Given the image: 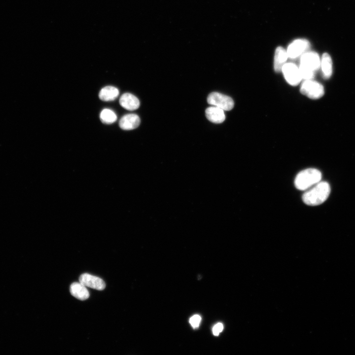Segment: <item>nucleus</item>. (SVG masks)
Listing matches in <instances>:
<instances>
[{
    "instance_id": "obj_1",
    "label": "nucleus",
    "mask_w": 355,
    "mask_h": 355,
    "mask_svg": "<svg viewBox=\"0 0 355 355\" xmlns=\"http://www.w3.org/2000/svg\"><path fill=\"white\" fill-rule=\"evenodd\" d=\"M330 193V186L326 181H319L302 195L303 201L309 206H317L323 203Z\"/></svg>"
},
{
    "instance_id": "obj_2",
    "label": "nucleus",
    "mask_w": 355,
    "mask_h": 355,
    "mask_svg": "<svg viewBox=\"0 0 355 355\" xmlns=\"http://www.w3.org/2000/svg\"><path fill=\"white\" fill-rule=\"evenodd\" d=\"M320 65V60L316 52L304 53L301 57L299 67L302 79H313L316 71L319 70Z\"/></svg>"
},
{
    "instance_id": "obj_3",
    "label": "nucleus",
    "mask_w": 355,
    "mask_h": 355,
    "mask_svg": "<svg viewBox=\"0 0 355 355\" xmlns=\"http://www.w3.org/2000/svg\"><path fill=\"white\" fill-rule=\"evenodd\" d=\"M321 172L315 168H308L300 172L296 176L294 184L300 190H305L320 181Z\"/></svg>"
},
{
    "instance_id": "obj_4",
    "label": "nucleus",
    "mask_w": 355,
    "mask_h": 355,
    "mask_svg": "<svg viewBox=\"0 0 355 355\" xmlns=\"http://www.w3.org/2000/svg\"><path fill=\"white\" fill-rule=\"evenodd\" d=\"M300 92L312 99H318L324 95L323 85L313 79L305 80L301 84Z\"/></svg>"
},
{
    "instance_id": "obj_5",
    "label": "nucleus",
    "mask_w": 355,
    "mask_h": 355,
    "mask_svg": "<svg viewBox=\"0 0 355 355\" xmlns=\"http://www.w3.org/2000/svg\"><path fill=\"white\" fill-rule=\"evenodd\" d=\"M207 102L210 105L227 111L231 110L234 106V101L231 97L216 92L208 95Z\"/></svg>"
},
{
    "instance_id": "obj_6",
    "label": "nucleus",
    "mask_w": 355,
    "mask_h": 355,
    "mask_svg": "<svg viewBox=\"0 0 355 355\" xmlns=\"http://www.w3.org/2000/svg\"><path fill=\"white\" fill-rule=\"evenodd\" d=\"M282 71L287 82L292 86L297 85L302 79L299 67L293 63H285Z\"/></svg>"
},
{
    "instance_id": "obj_7",
    "label": "nucleus",
    "mask_w": 355,
    "mask_h": 355,
    "mask_svg": "<svg viewBox=\"0 0 355 355\" xmlns=\"http://www.w3.org/2000/svg\"><path fill=\"white\" fill-rule=\"evenodd\" d=\"M79 282L86 287L98 290H102L106 287V284L102 279L88 273L81 275Z\"/></svg>"
},
{
    "instance_id": "obj_8",
    "label": "nucleus",
    "mask_w": 355,
    "mask_h": 355,
    "mask_svg": "<svg viewBox=\"0 0 355 355\" xmlns=\"http://www.w3.org/2000/svg\"><path fill=\"white\" fill-rule=\"evenodd\" d=\"M309 42L306 39H296L288 47L286 51L288 57L294 59L304 53L309 48Z\"/></svg>"
},
{
    "instance_id": "obj_9",
    "label": "nucleus",
    "mask_w": 355,
    "mask_h": 355,
    "mask_svg": "<svg viewBox=\"0 0 355 355\" xmlns=\"http://www.w3.org/2000/svg\"><path fill=\"white\" fill-rule=\"evenodd\" d=\"M140 118L136 114H127L123 116L119 123L120 127L125 130H131L137 128L140 124Z\"/></svg>"
},
{
    "instance_id": "obj_10",
    "label": "nucleus",
    "mask_w": 355,
    "mask_h": 355,
    "mask_svg": "<svg viewBox=\"0 0 355 355\" xmlns=\"http://www.w3.org/2000/svg\"><path fill=\"white\" fill-rule=\"evenodd\" d=\"M119 103L123 108L128 110L138 109L140 104L139 99L134 95L129 93H124L120 97Z\"/></svg>"
},
{
    "instance_id": "obj_11",
    "label": "nucleus",
    "mask_w": 355,
    "mask_h": 355,
    "mask_svg": "<svg viewBox=\"0 0 355 355\" xmlns=\"http://www.w3.org/2000/svg\"><path fill=\"white\" fill-rule=\"evenodd\" d=\"M205 114L207 119L214 123H221L225 119L224 110L215 106L208 107Z\"/></svg>"
},
{
    "instance_id": "obj_12",
    "label": "nucleus",
    "mask_w": 355,
    "mask_h": 355,
    "mask_svg": "<svg viewBox=\"0 0 355 355\" xmlns=\"http://www.w3.org/2000/svg\"><path fill=\"white\" fill-rule=\"evenodd\" d=\"M288 57L287 52L284 48L281 46L277 48L274 60V69L276 72L282 71V68Z\"/></svg>"
},
{
    "instance_id": "obj_13",
    "label": "nucleus",
    "mask_w": 355,
    "mask_h": 355,
    "mask_svg": "<svg viewBox=\"0 0 355 355\" xmlns=\"http://www.w3.org/2000/svg\"><path fill=\"white\" fill-rule=\"evenodd\" d=\"M71 294L80 300H85L88 299L90 296L89 291L86 286L79 283L74 282L70 285Z\"/></svg>"
},
{
    "instance_id": "obj_14",
    "label": "nucleus",
    "mask_w": 355,
    "mask_h": 355,
    "mask_svg": "<svg viewBox=\"0 0 355 355\" xmlns=\"http://www.w3.org/2000/svg\"><path fill=\"white\" fill-rule=\"evenodd\" d=\"M119 95L118 89L113 86H107L103 88L100 91V99L105 102L114 100Z\"/></svg>"
},
{
    "instance_id": "obj_15",
    "label": "nucleus",
    "mask_w": 355,
    "mask_h": 355,
    "mask_svg": "<svg viewBox=\"0 0 355 355\" xmlns=\"http://www.w3.org/2000/svg\"><path fill=\"white\" fill-rule=\"evenodd\" d=\"M320 67L323 77L325 79L329 78L332 73V62L328 53H324L322 55Z\"/></svg>"
},
{
    "instance_id": "obj_16",
    "label": "nucleus",
    "mask_w": 355,
    "mask_h": 355,
    "mask_svg": "<svg viewBox=\"0 0 355 355\" xmlns=\"http://www.w3.org/2000/svg\"><path fill=\"white\" fill-rule=\"evenodd\" d=\"M100 117L101 121L106 124H111L117 119V116L114 112L108 108H105L102 110Z\"/></svg>"
},
{
    "instance_id": "obj_17",
    "label": "nucleus",
    "mask_w": 355,
    "mask_h": 355,
    "mask_svg": "<svg viewBox=\"0 0 355 355\" xmlns=\"http://www.w3.org/2000/svg\"><path fill=\"white\" fill-rule=\"evenodd\" d=\"M201 320V317L198 315H195L190 318L189 322L193 328H196L199 326Z\"/></svg>"
},
{
    "instance_id": "obj_18",
    "label": "nucleus",
    "mask_w": 355,
    "mask_h": 355,
    "mask_svg": "<svg viewBox=\"0 0 355 355\" xmlns=\"http://www.w3.org/2000/svg\"><path fill=\"white\" fill-rule=\"evenodd\" d=\"M223 329V324L221 323H217L213 327V333L215 336H217L222 331Z\"/></svg>"
}]
</instances>
